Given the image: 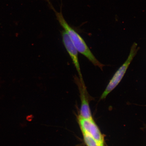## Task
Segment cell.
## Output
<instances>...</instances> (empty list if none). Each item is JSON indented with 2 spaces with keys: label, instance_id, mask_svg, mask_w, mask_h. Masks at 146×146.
<instances>
[{
  "label": "cell",
  "instance_id": "1",
  "mask_svg": "<svg viewBox=\"0 0 146 146\" xmlns=\"http://www.w3.org/2000/svg\"><path fill=\"white\" fill-rule=\"evenodd\" d=\"M56 17L60 25L68 34L78 52L83 55L96 66L103 70L104 65L100 62L91 52L83 38L67 23L61 12L55 11Z\"/></svg>",
  "mask_w": 146,
  "mask_h": 146
},
{
  "label": "cell",
  "instance_id": "2",
  "mask_svg": "<svg viewBox=\"0 0 146 146\" xmlns=\"http://www.w3.org/2000/svg\"><path fill=\"white\" fill-rule=\"evenodd\" d=\"M138 50L137 44L136 43L133 44L131 48L130 53L126 61L115 73L112 79L109 82L106 88L100 97V99H105L108 95L113 90L121 81L129 66L130 65L134 56H135Z\"/></svg>",
  "mask_w": 146,
  "mask_h": 146
},
{
  "label": "cell",
  "instance_id": "3",
  "mask_svg": "<svg viewBox=\"0 0 146 146\" xmlns=\"http://www.w3.org/2000/svg\"><path fill=\"white\" fill-rule=\"evenodd\" d=\"M63 44L72 59L73 63L75 66L79 77V80L84 86H85L84 82L81 69H80L79 61L78 59V52L74 46L72 41L67 33L64 30L62 33Z\"/></svg>",
  "mask_w": 146,
  "mask_h": 146
},
{
  "label": "cell",
  "instance_id": "4",
  "mask_svg": "<svg viewBox=\"0 0 146 146\" xmlns=\"http://www.w3.org/2000/svg\"><path fill=\"white\" fill-rule=\"evenodd\" d=\"M78 120L82 132L88 133L100 145L103 146L104 136L94 120L80 117Z\"/></svg>",
  "mask_w": 146,
  "mask_h": 146
},
{
  "label": "cell",
  "instance_id": "5",
  "mask_svg": "<svg viewBox=\"0 0 146 146\" xmlns=\"http://www.w3.org/2000/svg\"><path fill=\"white\" fill-rule=\"evenodd\" d=\"M76 81L79 89L81 102L79 117L85 119L92 120V116L89 107L88 98L87 95L86 88L82 85L79 79L78 78L76 79Z\"/></svg>",
  "mask_w": 146,
  "mask_h": 146
},
{
  "label": "cell",
  "instance_id": "6",
  "mask_svg": "<svg viewBox=\"0 0 146 146\" xmlns=\"http://www.w3.org/2000/svg\"><path fill=\"white\" fill-rule=\"evenodd\" d=\"M84 140L87 146H103L100 145L90 134L83 132Z\"/></svg>",
  "mask_w": 146,
  "mask_h": 146
}]
</instances>
